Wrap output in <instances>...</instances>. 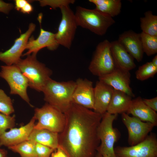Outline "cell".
I'll return each instance as SVG.
<instances>
[{"mask_svg": "<svg viewBox=\"0 0 157 157\" xmlns=\"http://www.w3.org/2000/svg\"><path fill=\"white\" fill-rule=\"evenodd\" d=\"M64 113L66 122L58 133L59 147L68 157H95L102 115L73 102Z\"/></svg>", "mask_w": 157, "mask_h": 157, "instance_id": "6da1fadb", "label": "cell"}, {"mask_svg": "<svg viewBox=\"0 0 157 157\" xmlns=\"http://www.w3.org/2000/svg\"><path fill=\"white\" fill-rule=\"evenodd\" d=\"M76 86V82L72 81L59 82L50 78L42 91L44 100L64 113L72 103V96Z\"/></svg>", "mask_w": 157, "mask_h": 157, "instance_id": "7a4b0ae2", "label": "cell"}, {"mask_svg": "<svg viewBox=\"0 0 157 157\" xmlns=\"http://www.w3.org/2000/svg\"><path fill=\"white\" fill-rule=\"evenodd\" d=\"M37 54L32 53L24 59H21L15 64L28 81L29 87L38 92H42L52 74L51 70L39 62Z\"/></svg>", "mask_w": 157, "mask_h": 157, "instance_id": "3957f363", "label": "cell"}, {"mask_svg": "<svg viewBox=\"0 0 157 157\" xmlns=\"http://www.w3.org/2000/svg\"><path fill=\"white\" fill-rule=\"evenodd\" d=\"M74 14L78 26L100 36L105 34L108 28L115 22L113 17L95 8L90 9L78 6Z\"/></svg>", "mask_w": 157, "mask_h": 157, "instance_id": "277c9868", "label": "cell"}, {"mask_svg": "<svg viewBox=\"0 0 157 157\" xmlns=\"http://www.w3.org/2000/svg\"><path fill=\"white\" fill-rule=\"evenodd\" d=\"M117 116L106 112L102 115L98 129V135L100 144L97 152L101 155L117 157L114 150L115 143L119 138V132L113 126V123Z\"/></svg>", "mask_w": 157, "mask_h": 157, "instance_id": "5b68a950", "label": "cell"}, {"mask_svg": "<svg viewBox=\"0 0 157 157\" xmlns=\"http://www.w3.org/2000/svg\"><path fill=\"white\" fill-rule=\"evenodd\" d=\"M34 117L38 121L34 129H46L58 133L63 130L65 124V114L57 108L46 103L35 109Z\"/></svg>", "mask_w": 157, "mask_h": 157, "instance_id": "8992f818", "label": "cell"}, {"mask_svg": "<svg viewBox=\"0 0 157 157\" xmlns=\"http://www.w3.org/2000/svg\"><path fill=\"white\" fill-rule=\"evenodd\" d=\"M115 66L110 50V42L107 40L97 45L89 66L93 75L99 77L111 72Z\"/></svg>", "mask_w": 157, "mask_h": 157, "instance_id": "52a82bcc", "label": "cell"}, {"mask_svg": "<svg viewBox=\"0 0 157 157\" xmlns=\"http://www.w3.org/2000/svg\"><path fill=\"white\" fill-rule=\"evenodd\" d=\"M0 77L4 79L8 84L10 89V94L19 95L30 106H33L30 103L27 93L29 86L28 81L15 65H3L1 67Z\"/></svg>", "mask_w": 157, "mask_h": 157, "instance_id": "ba28073f", "label": "cell"}, {"mask_svg": "<svg viewBox=\"0 0 157 157\" xmlns=\"http://www.w3.org/2000/svg\"><path fill=\"white\" fill-rule=\"evenodd\" d=\"M61 19L57 32L55 33L56 40L60 45L70 49L74 39L78 26L74 13L69 6L60 8Z\"/></svg>", "mask_w": 157, "mask_h": 157, "instance_id": "9c48e42d", "label": "cell"}, {"mask_svg": "<svg viewBox=\"0 0 157 157\" xmlns=\"http://www.w3.org/2000/svg\"><path fill=\"white\" fill-rule=\"evenodd\" d=\"M117 157H157V138L151 133L142 141L130 147L114 148Z\"/></svg>", "mask_w": 157, "mask_h": 157, "instance_id": "30bf717a", "label": "cell"}, {"mask_svg": "<svg viewBox=\"0 0 157 157\" xmlns=\"http://www.w3.org/2000/svg\"><path fill=\"white\" fill-rule=\"evenodd\" d=\"M122 118L128 130V141L130 146L144 140L156 126L150 122H143L136 117L130 116L126 113L122 114Z\"/></svg>", "mask_w": 157, "mask_h": 157, "instance_id": "8fae6325", "label": "cell"}, {"mask_svg": "<svg viewBox=\"0 0 157 157\" xmlns=\"http://www.w3.org/2000/svg\"><path fill=\"white\" fill-rule=\"evenodd\" d=\"M35 24L30 23L28 30L15 39L10 48L4 52H0V60L7 65L16 64L21 59L22 53L26 49L29 37L35 31Z\"/></svg>", "mask_w": 157, "mask_h": 157, "instance_id": "7c38bea8", "label": "cell"}, {"mask_svg": "<svg viewBox=\"0 0 157 157\" xmlns=\"http://www.w3.org/2000/svg\"><path fill=\"white\" fill-rule=\"evenodd\" d=\"M131 76L129 72L115 67L111 72L99 78V80L114 89L123 92L132 97L135 95L130 86Z\"/></svg>", "mask_w": 157, "mask_h": 157, "instance_id": "4fadbf2b", "label": "cell"}, {"mask_svg": "<svg viewBox=\"0 0 157 157\" xmlns=\"http://www.w3.org/2000/svg\"><path fill=\"white\" fill-rule=\"evenodd\" d=\"M72 96V101L85 108L93 109L94 87L92 81L87 79L78 78Z\"/></svg>", "mask_w": 157, "mask_h": 157, "instance_id": "5bb4252c", "label": "cell"}, {"mask_svg": "<svg viewBox=\"0 0 157 157\" xmlns=\"http://www.w3.org/2000/svg\"><path fill=\"white\" fill-rule=\"evenodd\" d=\"M35 120L33 116L26 124L12 128L3 133L0 136V147L4 146L8 147L28 140L34 129Z\"/></svg>", "mask_w": 157, "mask_h": 157, "instance_id": "9a60e30c", "label": "cell"}, {"mask_svg": "<svg viewBox=\"0 0 157 157\" xmlns=\"http://www.w3.org/2000/svg\"><path fill=\"white\" fill-rule=\"evenodd\" d=\"M59 45L56 40L55 33L41 28L39 35L36 39L33 36L29 38L26 47L28 51L23 56L37 54L41 49L45 47L49 50H55Z\"/></svg>", "mask_w": 157, "mask_h": 157, "instance_id": "2e32d148", "label": "cell"}, {"mask_svg": "<svg viewBox=\"0 0 157 157\" xmlns=\"http://www.w3.org/2000/svg\"><path fill=\"white\" fill-rule=\"evenodd\" d=\"M117 40L138 62L142 61L144 52L140 33L130 30L125 31L119 35Z\"/></svg>", "mask_w": 157, "mask_h": 157, "instance_id": "e0dca14e", "label": "cell"}, {"mask_svg": "<svg viewBox=\"0 0 157 157\" xmlns=\"http://www.w3.org/2000/svg\"><path fill=\"white\" fill-rule=\"evenodd\" d=\"M114 89L100 80L97 81L94 87L93 111L103 115L107 112Z\"/></svg>", "mask_w": 157, "mask_h": 157, "instance_id": "ac0fdd59", "label": "cell"}, {"mask_svg": "<svg viewBox=\"0 0 157 157\" xmlns=\"http://www.w3.org/2000/svg\"><path fill=\"white\" fill-rule=\"evenodd\" d=\"M110 50L116 67L129 72L136 67L134 58L117 40L110 42Z\"/></svg>", "mask_w": 157, "mask_h": 157, "instance_id": "d6986e66", "label": "cell"}, {"mask_svg": "<svg viewBox=\"0 0 157 157\" xmlns=\"http://www.w3.org/2000/svg\"><path fill=\"white\" fill-rule=\"evenodd\" d=\"M126 113L132 115L143 122H150L156 126L157 125V113L147 106L140 97L132 99Z\"/></svg>", "mask_w": 157, "mask_h": 157, "instance_id": "ffe728a7", "label": "cell"}, {"mask_svg": "<svg viewBox=\"0 0 157 157\" xmlns=\"http://www.w3.org/2000/svg\"><path fill=\"white\" fill-rule=\"evenodd\" d=\"M132 98L123 92L114 89L107 112L117 115L126 113L131 105Z\"/></svg>", "mask_w": 157, "mask_h": 157, "instance_id": "44dd1931", "label": "cell"}, {"mask_svg": "<svg viewBox=\"0 0 157 157\" xmlns=\"http://www.w3.org/2000/svg\"><path fill=\"white\" fill-rule=\"evenodd\" d=\"M28 140L56 150L59 146L58 133L46 129H33Z\"/></svg>", "mask_w": 157, "mask_h": 157, "instance_id": "7402d4cb", "label": "cell"}, {"mask_svg": "<svg viewBox=\"0 0 157 157\" xmlns=\"http://www.w3.org/2000/svg\"><path fill=\"white\" fill-rule=\"evenodd\" d=\"M95 6V9L113 17L120 13L122 3L120 0H89Z\"/></svg>", "mask_w": 157, "mask_h": 157, "instance_id": "603a6c76", "label": "cell"}, {"mask_svg": "<svg viewBox=\"0 0 157 157\" xmlns=\"http://www.w3.org/2000/svg\"><path fill=\"white\" fill-rule=\"evenodd\" d=\"M142 32L154 36H157V16L151 11L144 13V17L140 18Z\"/></svg>", "mask_w": 157, "mask_h": 157, "instance_id": "cb8c5ba5", "label": "cell"}, {"mask_svg": "<svg viewBox=\"0 0 157 157\" xmlns=\"http://www.w3.org/2000/svg\"><path fill=\"white\" fill-rule=\"evenodd\" d=\"M36 144V142L33 141L27 140L8 148L18 153L21 157H35Z\"/></svg>", "mask_w": 157, "mask_h": 157, "instance_id": "d4e9b609", "label": "cell"}, {"mask_svg": "<svg viewBox=\"0 0 157 157\" xmlns=\"http://www.w3.org/2000/svg\"><path fill=\"white\" fill-rule=\"evenodd\" d=\"M140 37L144 53L148 56L157 53V36L151 35L142 32Z\"/></svg>", "mask_w": 157, "mask_h": 157, "instance_id": "484cf974", "label": "cell"}, {"mask_svg": "<svg viewBox=\"0 0 157 157\" xmlns=\"http://www.w3.org/2000/svg\"><path fill=\"white\" fill-rule=\"evenodd\" d=\"M157 72V67L151 62H148L140 66L135 72L136 78L144 81L153 77Z\"/></svg>", "mask_w": 157, "mask_h": 157, "instance_id": "4316f807", "label": "cell"}, {"mask_svg": "<svg viewBox=\"0 0 157 157\" xmlns=\"http://www.w3.org/2000/svg\"><path fill=\"white\" fill-rule=\"evenodd\" d=\"M15 111L11 99L0 89V113L9 115Z\"/></svg>", "mask_w": 157, "mask_h": 157, "instance_id": "83f0119b", "label": "cell"}, {"mask_svg": "<svg viewBox=\"0 0 157 157\" xmlns=\"http://www.w3.org/2000/svg\"><path fill=\"white\" fill-rule=\"evenodd\" d=\"M15 122V115L11 116L0 113V136L8 129L14 128Z\"/></svg>", "mask_w": 157, "mask_h": 157, "instance_id": "f1b7e54d", "label": "cell"}, {"mask_svg": "<svg viewBox=\"0 0 157 157\" xmlns=\"http://www.w3.org/2000/svg\"><path fill=\"white\" fill-rule=\"evenodd\" d=\"M38 1L41 6H48L53 9L69 6L70 4H74L75 1L74 0H41Z\"/></svg>", "mask_w": 157, "mask_h": 157, "instance_id": "f546056e", "label": "cell"}, {"mask_svg": "<svg viewBox=\"0 0 157 157\" xmlns=\"http://www.w3.org/2000/svg\"><path fill=\"white\" fill-rule=\"evenodd\" d=\"M49 147L36 143L35 147V157H51L55 151Z\"/></svg>", "mask_w": 157, "mask_h": 157, "instance_id": "4dcf8cb0", "label": "cell"}, {"mask_svg": "<svg viewBox=\"0 0 157 157\" xmlns=\"http://www.w3.org/2000/svg\"><path fill=\"white\" fill-rule=\"evenodd\" d=\"M144 103L150 109L156 112L157 111V97L150 99H143Z\"/></svg>", "mask_w": 157, "mask_h": 157, "instance_id": "1f68e13d", "label": "cell"}, {"mask_svg": "<svg viewBox=\"0 0 157 157\" xmlns=\"http://www.w3.org/2000/svg\"><path fill=\"white\" fill-rule=\"evenodd\" d=\"M14 7L13 5L0 0V12L8 14Z\"/></svg>", "mask_w": 157, "mask_h": 157, "instance_id": "d6a6232c", "label": "cell"}, {"mask_svg": "<svg viewBox=\"0 0 157 157\" xmlns=\"http://www.w3.org/2000/svg\"><path fill=\"white\" fill-rule=\"evenodd\" d=\"M51 157H68L64 151L59 147L51 154Z\"/></svg>", "mask_w": 157, "mask_h": 157, "instance_id": "836d02e7", "label": "cell"}, {"mask_svg": "<svg viewBox=\"0 0 157 157\" xmlns=\"http://www.w3.org/2000/svg\"><path fill=\"white\" fill-rule=\"evenodd\" d=\"M29 1L26 0H16L15 1V8L17 11H20L24 6Z\"/></svg>", "mask_w": 157, "mask_h": 157, "instance_id": "e575fe53", "label": "cell"}, {"mask_svg": "<svg viewBox=\"0 0 157 157\" xmlns=\"http://www.w3.org/2000/svg\"><path fill=\"white\" fill-rule=\"evenodd\" d=\"M30 1L28 2L20 10V11L23 13L29 14L31 13L33 10L32 5L30 3Z\"/></svg>", "mask_w": 157, "mask_h": 157, "instance_id": "d590c367", "label": "cell"}, {"mask_svg": "<svg viewBox=\"0 0 157 157\" xmlns=\"http://www.w3.org/2000/svg\"><path fill=\"white\" fill-rule=\"evenodd\" d=\"M7 152L5 149L0 148V157H7Z\"/></svg>", "mask_w": 157, "mask_h": 157, "instance_id": "8d00e7d4", "label": "cell"}, {"mask_svg": "<svg viewBox=\"0 0 157 157\" xmlns=\"http://www.w3.org/2000/svg\"><path fill=\"white\" fill-rule=\"evenodd\" d=\"M154 65L157 67V55H156L151 61Z\"/></svg>", "mask_w": 157, "mask_h": 157, "instance_id": "74e56055", "label": "cell"}, {"mask_svg": "<svg viewBox=\"0 0 157 157\" xmlns=\"http://www.w3.org/2000/svg\"><path fill=\"white\" fill-rule=\"evenodd\" d=\"M101 154L97 152L95 157H100Z\"/></svg>", "mask_w": 157, "mask_h": 157, "instance_id": "f35d334b", "label": "cell"}, {"mask_svg": "<svg viewBox=\"0 0 157 157\" xmlns=\"http://www.w3.org/2000/svg\"><path fill=\"white\" fill-rule=\"evenodd\" d=\"M100 157H110L106 155H101Z\"/></svg>", "mask_w": 157, "mask_h": 157, "instance_id": "ab89813d", "label": "cell"}, {"mask_svg": "<svg viewBox=\"0 0 157 157\" xmlns=\"http://www.w3.org/2000/svg\"><path fill=\"white\" fill-rule=\"evenodd\" d=\"M7 157H8V156H7Z\"/></svg>", "mask_w": 157, "mask_h": 157, "instance_id": "60d3db41", "label": "cell"}]
</instances>
